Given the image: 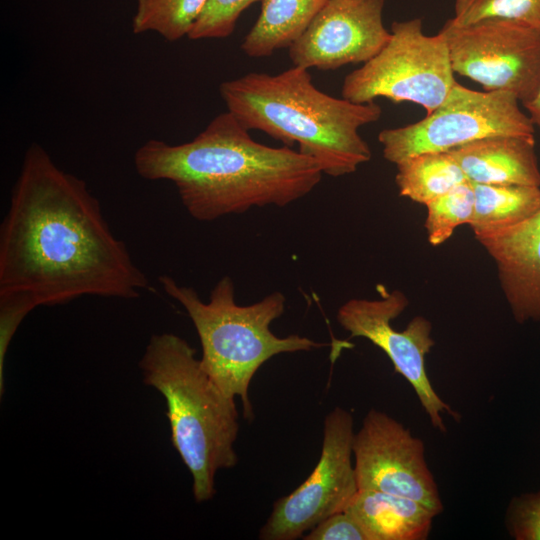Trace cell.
Here are the masks:
<instances>
[{"mask_svg": "<svg viewBox=\"0 0 540 540\" xmlns=\"http://www.w3.org/2000/svg\"><path fill=\"white\" fill-rule=\"evenodd\" d=\"M148 289L86 182L32 143L0 227V295L33 310L82 296L134 299Z\"/></svg>", "mask_w": 540, "mask_h": 540, "instance_id": "1", "label": "cell"}, {"mask_svg": "<svg viewBox=\"0 0 540 540\" xmlns=\"http://www.w3.org/2000/svg\"><path fill=\"white\" fill-rule=\"evenodd\" d=\"M134 165L144 179L174 183L183 206L199 221L252 207L287 206L310 193L324 174L298 150L255 141L229 111L215 116L189 142L146 141Z\"/></svg>", "mask_w": 540, "mask_h": 540, "instance_id": "2", "label": "cell"}, {"mask_svg": "<svg viewBox=\"0 0 540 540\" xmlns=\"http://www.w3.org/2000/svg\"><path fill=\"white\" fill-rule=\"evenodd\" d=\"M219 93L227 111L246 129L262 131L288 147L297 144L328 176L354 173L371 159L359 130L379 120L380 105L330 96L315 87L308 69L251 72L222 82Z\"/></svg>", "mask_w": 540, "mask_h": 540, "instance_id": "3", "label": "cell"}, {"mask_svg": "<svg viewBox=\"0 0 540 540\" xmlns=\"http://www.w3.org/2000/svg\"><path fill=\"white\" fill-rule=\"evenodd\" d=\"M139 366L143 382L166 401L171 441L192 475L195 500H210L217 472L238 462L235 398L218 386L190 344L173 333L153 335Z\"/></svg>", "mask_w": 540, "mask_h": 540, "instance_id": "4", "label": "cell"}, {"mask_svg": "<svg viewBox=\"0 0 540 540\" xmlns=\"http://www.w3.org/2000/svg\"><path fill=\"white\" fill-rule=\"evenodd\" d=\"M158 280L193 322L202 347L200 360L204 369L227 395L240 398L248 419L254 417L249 385L266 361L281 353L327 345L297 334L278 337L270 330L271 323L285 310V296L281 292L240 306L235 302L234 283L228 276L217 282L208 302H203L193 288L179 285L168 275Z\"/></svg>", "mask_w": 540, "mask_h": 540, "instance_id": "5", "label": "cell"}, {"mask_svg": "<svg viewBox=\"0 0 540 540\" xmlns=\"http://www.w3.org/2000/svg\"><path fill=\"white\" fill-rule=\"evenodd\" d=\"M390 33L378 54L345 77L342 97L360 104L383 97L432 112L457 84L446 41L425 34L420 18L395 21Z\"/></svg>", "mask_w": 540, "mask_h": 540, "instance_id": "6", "label": "cell"}, {"mask_svg": "<svg viewBox=\"0 0 540 540\" xmlns=\"http://www.w3.org/2000/svg\"><path fill=\"white\" fill-rule=\"evenodd\" d=\"M515 95L477 91L458 82L446 100L412 124L380 131L383 157L397 164L425 152H447L495 135H534L535 127Z\"/></svg>", "mask_w": 540, "mask_h": 540, "instance_id": "7", "label": "cell"}, {"mask_svg": "<svg viewBox=\"0 0 540 540\" xmlns=\"http://www.w3.org/2000/svg\"><path fill=\"white\" fill-rule=\"evenodd\" d=\"M455 74L485 91H504L524 105L540 89V33L525 23L488 18L470 24L448 19L438 32Z\"/></svg>", "mask_w": 540, "mask_h": 540, "instance_id": "8", "label": "cell"}, {"mask_svg": "<svg viewBox=\"0 0 540 540\" xmlns=\"http://www.w3.org/2000/svg\"><path fill=\"white\" fill-rule=\"evenodd\" d=\"M353 415L336 407L325 417L319 461L292 493L278 499L259 532L262 540H295L345 510L358 491Z\"/></svg>", "mask_w": 540, "mask_h": 540, "instance_id": "9", "label": "cell"}, {"mask_svg": "<svg viewBox=\"0 0 540 540\" xmlns=\"http://www.w3.org/2000/svg\"><path fill=\"white\" fill-rule=\"evenodd\" d=\"M378 299H350L337 312V321L350 337H362L379 347L390 359L394 371L403 376L415 391L431 425L446 432L443 414L458 420L460 415L435 391L426 371V355L435 345L432 324L416 316L402 331L392 321L408 306L407 296L378 285Z\"/></svg>", "mask_w": 540, "mask_h": 540, "instance_id": "10", "label": "cell"}, {"mask_svg": "<svg viewBox=\"0 0 540 540\" xmlns=\"http://www.w3.org/2000/svg\"><path fill=\"white\" fill-rule=\"evenodd\" d=\"M353 460L358 489L411 498L438 515L443 511L424 442L387 413L375 408L367 412L354 434Z\"/></svg>", "mask_w": 540, "mask_h": 540, "instance_id": "11", "label": "cell"}, {"mask_svg": "<svg viewBox=\"0 0 540 540\" xmlns=\"http://www.w3.org/2000/svg\"><path fill=\"white\" fill-rule=\"evenodd\" d=\"M384 0H327L288 48L293 66L335 70L365 63L387 44Z\"/></svg>", "mask_w": 540, "mask_h": 540, "instance_id": "12", "label": "cell"}, {"mask_svg": "<svg viewBox=\"0 0 540 540\" xmlns=\"http://www.w3.org/2000/svg\"><path fill=\"white\" fill-rule=\"evenodd\" d=\"M475 237L496 264L515 320L540 321V212L515 226Z\"/></svg>", "mask_w": 540, "mask_h": 540, "instance_id": "13", "label": "cell"}, {"mask_svg": "<svg viewBox=\"0 0 540 540\" xmlns=\"http://www.w3.org/2000/svg\"><path fill=\"white\" fill-rule=\"evenodd\" d=\"M472 183L540 187L534 135H495L449 151Z\"/></svg>", "mask_w": 540, "mask_h": 540, "instance_id": "14", "label": "cell"}, {"mask_svg": "<svg viewBox=\"0 0 540 540\" xmlns=\"http://www.w3.org/2000/svg\"><path fill=\"white\" fill-rule=\"evenodd\" d=\"M345 510L369 540H425L438 515L414 499L371 489H358Z\"/></svg>", "mask_w": 540, "mask_h": 540, "instance_id": "15", "label": "cell"}, {"mask_svg": "<svg viewBox=\"0 0 540 540\" xmlns=\"http://www.w3.org/2000/svg\"><path fill=\"white\" fill-rule=\"evenodd\" d=\"M327 0H262L260 14L244 37L241 49L253 58L289 48Z\"/></svg>", "mask_w": 540, "mask_h": 540, "instance_id": "16", "label": "cell"}, {"mask_svg": "<svg viewBox=\"0 0 540 540\" xmlns=\"http://www.w3.org/2000/svg\"><path fill=\"white\" fill-rule=\"evenodd\" d=\"M475 236L515 226L540 212V187L472 183Z\"/></svg>", "mask_w": 540, "mask_h": 540, "instance_id": "17", "label": "cell"}, {"mask_svg": "<svg viewBox=\"0 0 540 540\" xmlns=\"http://www.w3.org/2000/svg\"><path fill=\"white\" fill-rule=\"evenodd\" d=\"M395 182L400 196L428 204L468 181L449 152H425L396 164Z\"/></svg>", "mask_w": 540, "mask_h": 540, "instance_id": "18", "label": "cell"}, {"mask_svg": "<svg viewBox=\"0 0 540 540\" xmlns=\"http://www.w3.org/2000/svg\"><path fill=\"white\" fill-rule=\"evenodd\" d=\"M208 0H136L134 34L156 33L168 41L187 37Z\"/></svg>", "mask_w": 540, "mask_h": 540, "instance_id": "19", "label": "cell"}, {"mask_svg": "<svg viewBox=\"0 0 540 540\" xmlns=\"http://www.w3.org/2000/svg\"><path fill=\"white\" fill-rule=\"evenodd\" d=\"M427 217L424 227L428 242L439 246L446 242L454 230L469 224L474 212V188L469 180L425 205Z\"/></svg>", "mask_w": 540, "mask_h": 540, "instance_id": "20", "label": "cell"}, {"mask_svg": "<svg viewBox=\"0 0 540 540\" xmlns=\"http://www.w3.org/2000/svg\"><path fill=\"white\" fill-rule=\"evenodd\" d=\"M488 18L527 24L540 33V0H455L453 20L460 25Z\"/></svg>", "mask_w": 540, "mask_h": 540, "instance_id": "21", "label": "cell"}, {"mask_svg": "<svg viewBox=\"0 0 540 540\" xmlns=\"http://www.w3.org/2000/svg\"><path fill=\"white\" fill-rule=\"evenodd\" d=\"M257 1L260 0H208L187 37L191 40L229 37L243 11Z\"/></svg>", "mask_w": 540, "mask_h": 540, "instance_id": "22", "label": "cell"}, {"mask_svg": "<svg viewBox=\"0 0 540 540\" xmlns=\"http://www.w3.org/2000/svg\"><path fill=\"white\" fill-rule=\"evenodd\" d=\"M505 520L514 539L540 540V491L513 497Z\"/></svg>", "mask_w": 540, "mask_h": 540, "instance_id": "23", "label": "cell"}, {"mask_svg": "<svg viewBox=\"0 0 540 540\" xmlns=\"http://www.w3.org/2000/svg\"><path fill=\"white\" fill-rule=\"evenodd\" d=\"M302 538L305 540H369L363 526L347 510L329 516Z\"/></svg>", "mask_w": 540, "mask_h": 540, "instance_id": "24", "label": "cell"}, {"mask_svg": "<svg viewBox=\"0 0 540 540\" xmlns=\"http://www.w3.org/2000/svg\"><path fill=\"white\" fill-rule=\"evenodd\" d=\"M523 106L527 110L534 127L540 131V89L536 96Z\"/></svg>", "mask_w": 540, "mask_h": 540, "instance_id": "25", "label": "cell"}]
</instances>
